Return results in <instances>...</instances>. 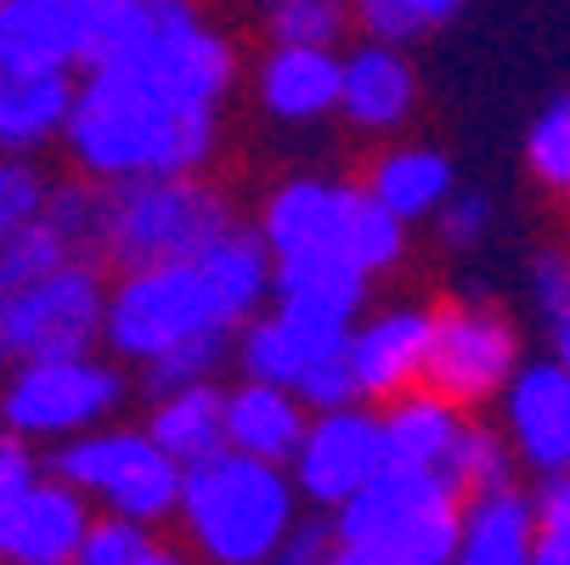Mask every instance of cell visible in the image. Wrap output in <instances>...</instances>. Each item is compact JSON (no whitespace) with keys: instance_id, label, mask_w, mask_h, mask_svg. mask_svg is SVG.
I'll return each mask as SVG.
<instances>
[{"instance_id":"obj_1","label":"cell","mask_w":570,"mask_h":565,"mask_svg":"<svg viewBox=\"0 0 570 565\" xmlns=\"http://www.w3.org/2000/svg\"><path fill=\"white\" fill-rule=\"evenodd\" d=\"M220 142L215 114L176 108L125 74H91L73 97L62 147L91 187L125 182H198Z\"/></svg>"},{"instance_id":"obj_2","label":"cell","mask_w":570,"mask_h":565,"mask_svg":"<svg viewBox=\"0 0 570 565\" xmlns=\"http://www.w3.org/2000/svg\"><path fill=\"white\" fill-rule=\"evenodd\" d=\"M91 74H125L176 108L215 114L237 79V46L187 0H91Z\"/></svg>"},{"instance_id":"obj_3","label":"cell","mask_w":570,"mask_h":565,"mask_svg":"<svg viewBox=\"0 0 570 565\" xmlns=\"http://www.w3.org/2000/svg\"><path fill=\"white\" fill-rule=\"evenodd\" d=\"M181 526L204 565H272L299 526L288 469L215 452L181 469Z\"/></svg>"},{"instance_id":"obj_4","label":"cell","mask_w":570,"mask_h":565,"mask_svg":"<svg viewBox=\"0 0 570 565\" xmlns=\"http://www.w3.org/2000/svg\"><path fill=\"white\" fill-rule=\"evenodd\" d=\"M232 204L209 182H125L102 187V255L125 272L198 261L215 237H226Z\"/></svg>"},{"instance_id":"obj_5","label":"cell","mask_w":570,"mask_h":565,"mask_svg":"<svg viewBox=\"0 0 570 565\" xmlns=\"http://www.w3.org/2000/svg\"><path fill=\"white\" fill-rule=\"evenodd\" d=\"M204 334H237L204 266L198 261H170V266H141L119 272L108 289V322H102V345L119 351V362L153 368L158 357H170Z\"/></svg>"},{"instance_id":"obj_6","label":"cell","mask_w":570,"mask_h":565,"mask_svg":"<svg viewBox=\"0 0 570 565\" xmlns=\"http://www.w3.org/2000/svg\"><path fill=\"white\" fill-rule=\"evenodd\" d=\"M51 475L86 504H102V515L147 526V532L181 509V469L158 452L147 430H130V425H108L97 436L57 447Z\"/></svg>"},{"instance_id":"obj_7","label":"cell","mask_w":570,"mask_h":565,"mask_svg":"<svg viewBox=\"0 0 570 565\" xmlns=\"http://www.w3.org/2000/svg\"><path fill=\"white\" fill-rule=\"evenodd\" d=\"M130 401V379L108 357H68V362H29L0 384V436L12 441H79L108 430V419Z\"/></svg>"},{"instance_id":"obj_8","label":"cell","mask_w":570,"mask_h":565,"mask_svg":"<svg viewBox=\"0 0 570 565\" xmlns=\"http://www.w3.org/2000/svg\"><path fill=\"white\" fill-rule=\"evenodd\" d=\"M108 322V283L91 261H73L46 283L0 294V329L12 345V368L91 357Z\"/></svg>"},{"instance_id":"obj_9","label":"cell","mask_w":570,"mask_h":565,"mask_svg":"<svg viewBox=\"0 0 570 565\" xmlns=\"http://www.w3.org/2000/svg\"><path fill=\"white\" fill-rule=\"evenodd\" d=\"M520 373V334L514 322L492 305H446L435 311V345L424 390L446 396L452 408H480L514 384Z\"/></svg>"},{"instance_id":"obj_10","label":"cell","mask_w":570,"mask_h":565,"mask_svg":"<svg viewBox=\"0 0 570 565\" xmlns=\"http://www.w3.org/2000/svg\"><path fill=\"white\" fill-rule=\"evenodd\" d=\"M384 469H390L384 419L367 413V408H345V413L311 419V430L299 441V458L288 464V480H294V493L305 504L340 515L351 498H362L373 487Z\"/></svg>"},{"instance_id":"obj_11","label":"cell","mask_w":570,"mask_h":565,"mask_svg":"<svg viewBox=\"0 0 570 565\" xmlns=\"http://www.w3.org/2000/svg\"><path fill=\"white\" fill-rule=\"evenodd\" d=\"M356 187L322 182V176H294L266 193L261 204V244L272 266L283 261H311V255H345V221H351Z\"/></svg>"},{"instance_id":"obj_12","label":"cell","mask_w":570,"mask_h":565,"mask_svg":"<svg viewBox=\"0 0 570 565\" xmlns=\"http://www.w3.org/2000/svg\"><path fill=\"white\" fill-rule=\"evenodd\" d=\"M435 345V311L424 305H390L351 334V373L362 401H401L430 373Z\"/></svg>"},{"instance_id":"obj_13","label":"cell","mask_w":570,"mask_h":565,"mask_svg":"<svg viewBox=\"0 0 570 565\" xmlns=\"http://www.w3.org/2000/svg\"><path fill=\"white\" fill-rule=\"evenodd\" d=\"M509 452L531 464L542 480L570 475V373L548 362H520L514 384L503 390Z\"/></svg>"},{"instance_id":"obj_14","label":"cell","mask_w":570,"mask_h":565,"mask_svg":"<svg viewBox=\"0 0 570 565\" xmlns=\"http://www.w3.org/2000/svg\"><path fill=\"white\" fill-rule=\"evenodd\" d=\"M351 334L356 329H340V322H316V316H299V311H272V316H255L249 329L237 334V368L249 384H272V390H299V379L328 362L340 351H351Z\"/></svg>"},{"instance_id":"obj_15","label":"cell","mask_w":570,"mask_h":565,"mask_svg":"<svg viewBox=\"0 0 570 565\" xmlns=\"http://www.w3.org/2000/svg\"><path fill=\"white\" fill-rule=\"evenodd\" d=\"M91 46V0H0V57L12 74H73Z\"/></svg>"},{"instance_id":"obj_16","label":"cell","mask_w":570,"mask_h":565,"mask_svg":"<svg viewBox=\"0 0 570 565\" xmlns=\"http://www.w3.org/2000/svg\"><path fill=\"white\" fill-rule=\"evenodd\" d=\"M91 504L73 487H62L57 475H46L40 487L12 504V515L0 520V565H73L91 532Z\"/></svg>"},{"instance_id":"obj_17","label":"cell","mask_w":570,"mask_h":565,"mask_svg":"<svg viewBox=\"0 0 570 565\" xmlns=\"http://www.w3.org/2000/svg\"><path fill=\"white\" fill-rule=\"evenodd\" d=\"M419 108V74L406 51L362 40L340 57V114L362 136H395Z\"/></svg>"},{"instance_id":"obj_18","label":"cell","mask_w":570,"mask_h":565,"mask_svg":"<svg viewBox=\"0 0 570 565\" xmlns=\"http://www.w3.org/2000/svg\"><path fill=\"white\" fill-rule=\"evenodd\" d=\"M463 504L452 493L446 475H424V469H384L362 498H351L340 515H334V543L340 548H362L373 554L384 537H395L401 526H413L435 509H452Z\"/></svg>"},{"instance_id":"obj_19","label":"cell","mask_w":570,"mask_h":565,"mask_svg":"<svg viewBox=\"0 0 570 565\" xmlns=\"http://www.w3.org/2000/svg\"><path fill=\"white\" fill-rule=\"evenodd\" d=\"M305 430H311V413L299 408L294 390H272V384H249V379L226 390V452L288 469L299 458Z\"/></svg>"},{"instance_id":"obj_20","label":"cell","mask_w":570,"mask_h":565,"mask_svg":"<svg viewBox=\"0 0 570 565\" xmlns=\"http://www.w3.org/2000/svg\"><path fill=\"white\" fill-rule=\"evenodd\" d=\"M362 193L390 221L413 226V221H435L458 198V171H452V158L435 153V147H384L373 158Z\"/></svg>"},{"instance_id":"obj_21","label":"cell","mask_w":570,"mask_h":565,"mask_svg":"<svg viewBox=\"0 0 570 565\" xmlns=\"http://www.w3.org/2000/svg\"><path fill=\"white\" fill-rule=\"evenodd\" d=\"M384 419V452H390V469H424V475H446L458 441L469 436V413L452 408L446 396L435 390H413L390 401Z\"/></svg>"},{"instance_id":"obj_22","label":"cell","mask_w":570,"mask_h":565,"mask_svg":"<svg viewBox=\"0 0 570 565\" xmlns=\"http://www.w3.org/2000/svg\"><path fill=\"white\" fill-rule=\"evenodd\" d=\"M261 103L288 125H316L340 114V51L272 46L261 57Z\"/></svg>"},{"instance_id":"obj_23","label":"cell","mask_w":570,"mask_h":565,"mask_svg":"<svg viewBox=\"0 0 570 565\" xmlns=\"http://www.w3.org/2000/svg\"><path fill=\"white\" fill-rule=\"evenodd\" d=\"M367 283L345 255H311V261H283L272 272V300L277 311H299L316 322H340V329H356V316L367 305Z\"/></svg>"},{"instance_id":"obj_24","label":"cell","mask_w":570,"mask_h":565,"mask_svg":"<svg viewBox=\"0 0 570 565\" xmlns=\"http://www.w3.org/2000/svg\"><path fill=\"white\" fill-rule=\"evenodd\" d=\"M73 97V74H12L0 86V158H29L35 147L62 136Z\"/></svg>"},{"instance_id":"obj_25","label":"cell","mask_w":570,"mask_h":565,"mask_svg":"<svg viewBox=\"0 0 570 565\" xmlns=\"http://www.w3.org/2000/svg\"><path fill=\"white\" fill-rule=\"evenodd\" d=\"M531 554H537V520H531V498L520 487L463 504V532H458L452 565H531Z\"/></svg>"},{"instance_id":"obj_26","label":"cell","mask_w":570,"mask_h":565,"mask_svg":"<svg viewBox=\"0 0 570 565\" xmlns=\"http://www.w3.org/2000/svg\"><path fill=\"white\" fill-rule=\"evenodd\" d=\"M147 436L158 441V452L176 469H193V464L226 452V390L198 384V390H176L165 401H153Z\"/></svg>"},{"instance_id":"obj_27","label":"cell","mask_w":570,"mask_h":565,"mask_svg":"<svg viewBox=\"0 0 570 565\" xmlns=\"http://www.w3.org/2000/svg\"><path fill=\"white\" fill-rule=\"evenodd\" d=\"M198 266H204V277H209L226 322L243 334L255 322V305H266L272 272H277L272 255H266V244H261V232L255 226H232L226 237H215V244L198 255Z\"/></svg>"},{"instance_id":"obj_28","label":"cell","mask_w":570,"mask_h":565,"mask_svg":"<svg viewBox=\"0 0 570 565\" xmlns=\"http://www.w3.org/2000/svg\"><path fill=\"white\" fill-rule=\"evenodd\" d=\"M463 18L458 0H362L356 7V29L373 40V46H390V51H406L441 29H452Z\"/></svg>"},{"instance_id":"obj_29","label":"cell","mask_w":570,"mask_h":565,"mask_svg":"<svg viewBox=\"0 0 570 565\" xmlns=\"http://www.w3.org/2000/svg\"><path fill=\"white\" fill-rule=\"evenodd\" d=\"M406 255V226L390 221L362 187L351 198V221H345V261L362 272V277H379V272H395Z\"/></svg>"},{"instance_id":"obj_30","label":"cell","mask_w":570,"mask_h":565,"mask_svg":"<svg viewBox=\"0 0 570 565\" xmlns=\"http://www.w3.org/2000/svg\"><path fill=\"white\" fill-rule=\"evenodd\" d=\"M351 23L356 7H340V0H277L266 12L272 46H299V51H334Z\"/></svg>"},{"instance_id":"obj_31","label":"cell","mask_w":570,"mask_h":565,"mask_svg":"<svg viewBox=\"0 0 570 565\" xmlns=\"http://www.w3.org/2000/svg\"><path fill=\"white\" fill-rule=\"evenodd\" d=\"M446 480H452V493L463 504L514 487V452H509V441L492 436V430H480V425H469V436L458 441V452L446 464Z\"/></svg>"},{"instance_id":"obj_32","label":"cell","mask_w":570,"mask_h":565,"mask_svg":"<svg viewBox=\"0 0 570 565\" xmlns=\"http://www.w3.org/2000/svg\"><path fill=\"white\" fill-rule=\"evenodd\" d=\"M232 351H237V334H204V340H193V345H181L170 357H158L153 368H141V384H147L153 401H165L176 390L215 384V373L232 362Z\"/></svg>"},{"instance_id":"obj_33","label":"cell","mask_w":570,"mask_h":565,"mask_svg":"<svg viewBox=\"0 0 570 565\" xmlns=\"http://www.w3.org/2000/svg\"><path fill=\"white\" fill-rule=\"evenodd\" d=\"M73 261H79V255L62 244L46 221H29V226L12 232V244L0 250V294H18V289H29V283H46L51 272H62V266H73Z\"/></svg>"},{"instance_id":"obj_34","label":"cell","mask_w":570,"mask_h":565,"mask_svg":"<svg viewBox=\"0 0 570 565\" xmlns=\"http://www.w3.org/2000/svg\"><path fill=\"white\" fill-rule=\"evenodd\" d=\"M40 221L62 237L79 261H86V250L102 244V187H91V182H57Z\"/></svg>"},{"instance_id":"obj_35","label":"cell","mask_w":570,"mask_h":565,"mask_svg":"<svg viewBox=\"0 0 570 565\" xmlns=\"http://www.w3.org/2000/svg\"><path fill=\"white\" fill-rule=\"evenodd\" d=\"M525 165L542 187L570 193V97L548 103L537 114V125L525 130Z\"/></svg>"},{"instance_id":"obj_36","label":"cell","mask_w":570,"mask_h":565,"mask_svg":"<svg viewBox=\"0 0 570 565\" xmlns=\"http://www.w3.org/2000/svg\"><path fill=\"white\" fill-rule=\"evenodd\" d=\"M294 396H299V408H305L311 419L362 408V390H356V373H351V351H340V357H328V362H316V368L299 379Z\"/></svg>"},{"instance_id":"obj_37","label":"cell","mask_w":570,"mask_h":565,"mask_svg":"<svg viewBox=\"0 0 570 565\" xmlns=\"http://www.w3.org/2000/svg\"><path fill=\"white\" fill-rule=\"evenodd\" d=\"M46 198H51V182L35 158H0V215L12 226H29L46 215Z\"/></svg>"},{"instance_id":"obj_38","label":"cell","mask_w":570,"mask_h":565,"mask_svg":"<svg viewBox=\"0 0 570 565\" xmlns=\"http://www.w3.org/2000/svg\"><path fill=\"white\" fill-rule=\"evenodd\" d=\"M147 548H153V532H147V526H130V520L97 515L91 532H86V548H79L73 565H141Z\"/></svg>"},{"instance_id":"obj_39","label":"cell","mask_w":570,"mask_h":565,"mask_svg":"<svg viewBox=\"0 0 570 565\" xmlns=\"http://www.w3.org/2000/svg\"><path fill=\"white\" fill-rule=\"evenodd\" d=\"M485 226H492V204H485L480 193H458L441 215H435V232H441V244L446 250H474Z\"/></svg>"},{"instance_id":"obj_40","label":"cell","mask_w":570,"mask_h":565,"mask_svg":"<svg viewBox=\"0 0 570 565\" xmlns=\"http://www.w3.org/2000/svg\"><path fill=\"white\" fill-rule=\"evenodd\" d=\"M40 480H46V475H40L35 452H29L23 441H12V436H0V520H7L12 504H23Z\"/></svg>"},{"instance_id":"obj_41","label":"cell","mask_w":570,"mask_h":565,"mask_svg":"<svg viewBox=\"0 0 570 565\" xmlns=\"http://www.w3.org/2000/svg\"><path fill=\"white\" fill-rule=\"evenodd\" d=\"M531 300L542 305V316H559L570 305V255L564 250H542L531 261Z\"/></svg>"},{"instance_id":"obj_42","label":"cell","mask_w":570,"mask_h":565,"mask_svg":"<svg viewBox=\"0 0 570 565\" xmlns=\"http://www.w3.org/2000/svg\"><path fill=\"white\" fill-rule=\"evenodd\" d=\"M531 520H537V537L570 543V475H553L531 493Z\"/></svg>"},{"instance_id":"obj_43","label":"cell","mask_w":570,"mask_h":565,"mask_svg":"<svg viewBox=\"0 0 570 565\" xmlns=\"http://www.w3.org/2000/svg\"><path fill=\"white\" fill-rule=\"evenodd\" d=\"M334 548H340V543H334V526H328V520H299L294 537L277 548L272 565H328Z\"/></svg>"},{"instance_id":"obj_44","label":"cell","mask_w":570,"mask_h":565,"mask_svg":"<svg viewBox=\"0 0 570 565\" xmlns=\"http://www.w3.org/2000/svg\"><path fill=\"white\" fill-rule=\"evenodd\" d=\"M548 340H553V362L570 373V305L559 316H548Z\"/></svg>"},{"instance_id":"obj_45","label":"cell","mask_w":570,"mask_h":565,"mask_svg":"<svg viewBox=\"0 0 570 565\" xmlns=\"http://www.w3.org/2000/svg\"><path fill=\"white\" fill-rule=\"evenodd\" d=\"M531 565H570V543H548V537H537Z\"/></svg>"},{"instance_id":"obj_46","label":"cell","mask_w":570,"mask_h":565,"mask_svg":"<svg viewBox=\"0 0 570 565\" xmlns=\"http://www.w3.org/2000/svg\"><path fill=\"white\" fill-rule=\"evenodd\" d=\"M141 565H198L193 554H181V548H165V543H153L147 554H141Z\"/></svg>"},{"instance_id":"obj_47","label":"cell","mask_w":570,"mask_h":565,"mask_svg":"<svg viewBox=\"0 0 570 565\" xmlns=\"http://www.w3.org/2000/svg\"><path fill=\"white\" fill-rule=\"evenodd\" d=\"M328 565H384V559H373V554H362V548H334Z\"/></svg>"},{"instance_id":"obj_48","label":"cell","mask_w":570,"mask_h":565,"mask_svg":"<svg viewBox=\"0 0 570 565\" xmlns=\"http://www.w3.org/2000/svg\"><path fill=\"white\" fill-rule=\"evenodd\" d=\"M12 232H18V226H12L7 215H0V250H7V244H12Z\"/></svg>"},{"instance_id":"obj_49","label":"cell","mask_w":570,"mask_h":565,"mask_svg":"<svg viewBox=\"0 0 570 565\" xmlns=\"http://www.w3.org/2000/svg\"><path fill=\"white\" fill-rule=\"evenodd\" d=\"M7 79H12V68H7V57H0V86H7Z\"/></svg>"}]
</instances>
